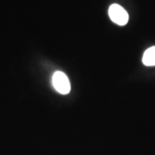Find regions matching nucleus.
Here are the masks:
<instances>
[{
    "instance_id": "1",
    "label": "nucleus",
    "mask_w": 155,
    "mask_h": 155,
    "mask_svg": "<svg viewBox=\"0 0 155 155\" xmlns=\"http://www.w3.org/2000/svg\"><path fill=\"white\" fill-rule=\"evenodd\" d=\"M109 16L116 24L123 26L128 22V14L126 10L119 5L114 4L109 9Z\"/></svg>"
},
{
    "instance_id": "2",
    "label": "nucleus",
    "mask_w": 155,
    "mask_h": 155,
    "mask_svg": "<svg viewBox=\"0 0 155 155\" xmlns=\"http://www.w3.org/2000/svg\"><path fill=\"white\" fill-rule=\"evenodd\" d=\"M53 85L56 91L61 94H67L71 90V84L68 78L64 72L60 71L54 72L53 76Z\"/></svg>"
},
{
    "instance_id": "3",
    "label": "nucleus",
    "mask_w": 155,
    "mask_h": 155,
    "mask_svg": "<svg viewBox=\"0 0 155 155\" xmlns=\"http://www.w3.org/2000/svg\"><path fill=\"white\" fill-rule=\"evenodd\" d=\"M143 64L147 67L155 66V47L149 48L146 50L142 58Z\"/></svg>"
}]
</instances>
